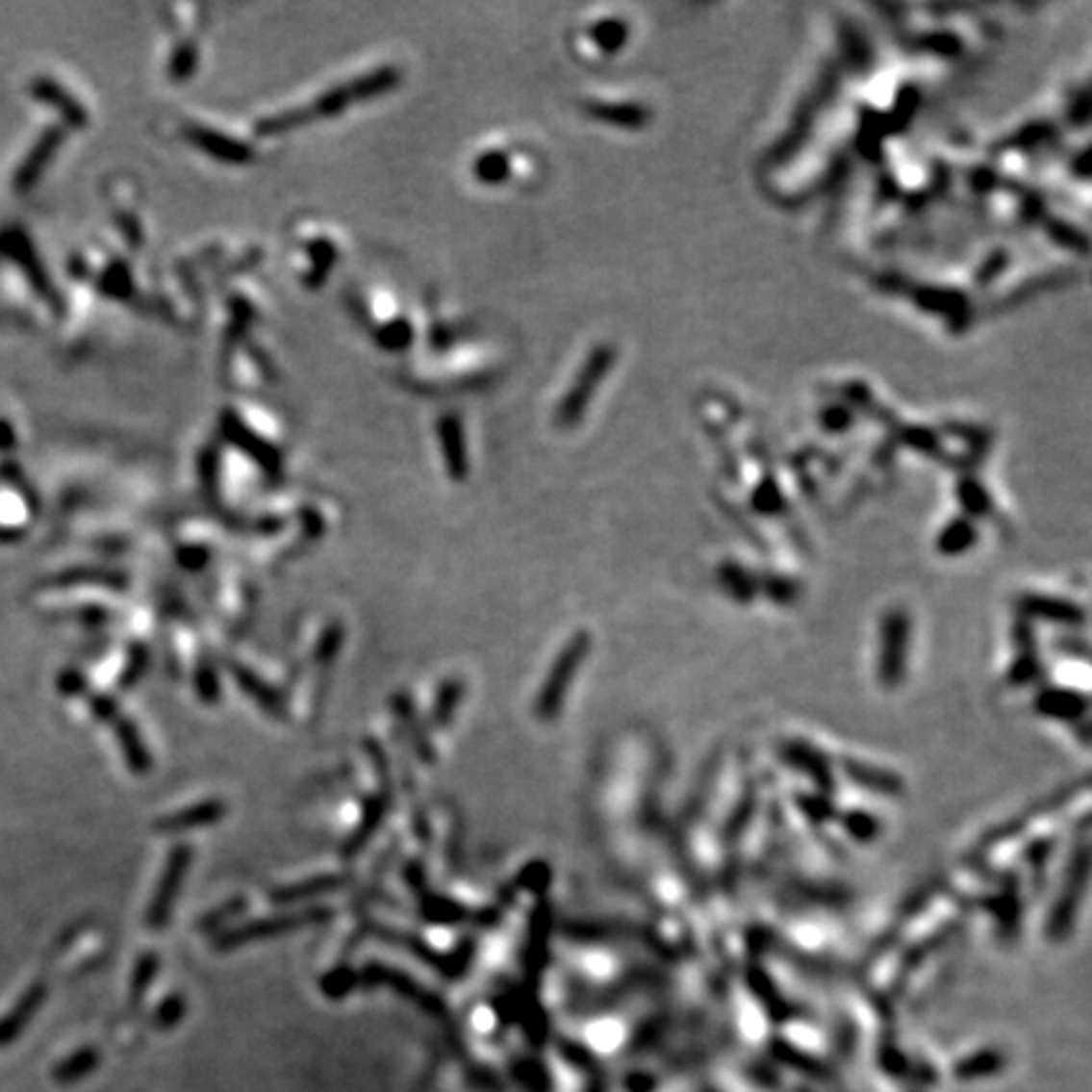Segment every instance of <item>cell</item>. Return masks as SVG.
Wrapping results in <instances>:
<instances>
[{
	"label": "cell",
	"instance_id": "d4e9b609",
	"mask_svg": "<svg viewBox=\"0 0 1092 1092\" xmlns=\"http://www.w3.org/2000/svg\"><path fill=\"white\" fill-rule=\"evenodd\" d=\"M243 908H245L243 898H233V901H228L225 905L213 910L211 916H205L197 926H200V930H205V933H216V936H220L225 930V926H228L233 918L243 913Z\"/></svg>",
	"mask_w": 1092,
	"mask_h": 1092
},
{
	"label": "cell",
	"instance_id": "ffe728a7",
	"mask_svg": "<svg viewBox=\"0 0 1092 1092\" xmlns=\"http://www.w3.org/2000/svg\"><path fill=\"white\" fill-rule=\"evenodd\" d=\"M781 756L787 761H794V764L800 767V772L812 776L822 789H827L829 784H832L827 776L829 769H825V761H822L820 753L812 751V747H804V744H787V747L781 749Z\"/></svg>",
	"mask_w": 1092,
	"mask_h": 1092
},
{
	"label": "cell",
	"instance_id": "5bb4252c",
	"mask_svg": "<svg viewBox=\"0 0 1092 1092\" xmlns=\"http://www.w3.org/2000/svg\"><path fill=\"white\" fill-rule=\"evenodd\" d=\"M344 882H346L344 876H317V877H309V880L304 882L286 885V888H276L271 893V901L276 902V905H293V902L312 901V898L334 893V890H340Z\"/></svg>",
	"mask_w": 1092,
	"mask_h": 1092
},
{
	"label": "cell",
	"instance_id": "9c48e42d",
	"mask_svg": "<svg viewBox=\"0 0 1092 1092\" xmlns=\"http://www.w3.org/2000/svg\"><path fill=\"white\" fill-rule=\"evenodd\" d=\"M228 673H231V678L236 680V686L241 688V691H243L245 696L261 708V711H266L268 716L281 721L289 716V711H286V700L281 698V693L276 691V688L268 686V683H266L256 671H251L248 665L228 660Z\"/></svg>",
	"mask_w": 1092,
	"mask_h": 1092
},
{
	"label": "cell",
	"instance_id": "83f0119b",
	"mask_svg": "<svg viewBox=\"0 0 1092 1092\" xmlns=\"http://www.w3.org/2000/svg\"><path fill=\"white\" fill-rule=\"evenodd\" d=\"M195 693L197 698L203 700V703H211V706H216L217 700H220V680H217V673L211 663L197 665Z\"/></svg>",
	"mask_w": 1092,
	"mask_h": 1092
},
{
	"label": "cell",
	"instance_id": "f1b7e54d",
	"mask_svg": "<svg viewBox=\"0 0 1092 1092\" xmlns=\"http://www.w3.org/2000/svg\"><path fill=\"white\" fill-rule=\"evenodd\" d=\"M842 825L848 829V835L855 837L857 842H873L877 835H880V822H877L873 814L850 812L848 817L842 820Z\"/></svg>",
	"mask_w": 1092,
	"mask_h": 1092
},
{
	"label": "cell",
	"instance_id": "7402d4cb",
	"mask_svg": "<svg viewBox=\"0 0 1092 1092\" xmlns=\"http://www.w3.org/2000/svg\"><path fill=\"white\" fill-rule=\"evenodd\" d=\"M342 643H344V627H342L340 622L326 624L324 632L319 635V643H317V650H314L317 671L324 673L332 668L334 660H337V655H340L342 650Z\"/></svg>",
	"mask_w": 1092,
	"mask_h": 1092
},
{
	"label": "cell",
	"instance_id": "8fae6325",
	"mask_svg": "<svg viewBox=\"0 0 1092 1092\" xmlns=\"http://www.w3.org/2000/svg\"><path fill=\"white\" fill-rule=\"evenodd\" d=\"M393 711L394 716H397V721H400V726L402 731H405L407 741H410V747H413V751L418 753V759L425 761V764H433L435 761L433 741H430L428 731H425V724H422L420 716H418V708L413 706L410 696H405V693H394Z\"/></svg>",
	"mask_w": 1092,
	"mask_h": 1092
},
{
	"label": "cell",
	"instance_id": "8992f818",
	"mask_svg": "<svg viewBox=\"0 0 1092 1092\" xmlns=\"http://www.w3.org/2000/svg\"><path fill=\"white\" fill-rule=\"evenodd\" d=\"M357 981H360L362 986H393L400 997L410 999L413 1004H418L420 1009H425L430 1014V1017H445V1011H448V1006H445V1002H443L438 994H433V991L422 989L415 978L405 977L402 971L397 969H390V966H382V964H367L365 969H362V974L357 977Z\"/></svg>",
	"mask_w": 1092,
	"mask_h": 1092
},
{
	"label": "cell",
	"instance_id": "603a6c76",
	"mask_svg": "<svg viewBox=\"0 0 1092 1092\" xmlns=\"http://www.w3.org/2000/svg\"><path fill=\"white\" fill-rule=\"evenodd\" d=\"M147 665H150V650H147V645L135 643L129 648L127 668H124V673L119 675V688H122V691L135 688L137 683H140V678L144 675V671H147Z\"/></svg>",
	"mask_w": 1092,
	"mask_h": 1092
},
{
	"label": "cell",
	"instance_id": "d6a6232c",
	"mask_svg": "<svg viewBox=\"0 0 1092 1092\" xmlns=\"http://www.w3.org/2000/svg\"><path fill=\"white\" fill-rule=\"evenodd\" d=\"M549 882V865H544V862H531L529 868H523L521 877H519V882H516V888L519 890H539L544 888Z\"/></svg>",
	"mask_w": 1092,
	"mask_h": 1092
},
{
	"label": "cell",
	"instance_id": "836d02e7",
	"mask_svg": "<svg viewBox=\"0 0 1092 1092\" xmlns=\"http://www.w3.org/2000/svg\"><path fill=\"white\" fill-rule=\"evenodd\" d=\"M91 708H94L96 719L107 721V724H112V721L119 716V711H116V703L112 698H107V696H99V698L91 700Z\"/></svg>",
	"mask_w": 1092,
	"mask_h": 1092
},
{
	"label": "cell",
	"instance_id": "277c9868",
	"mask_svg": "<svg viewBox=\"0 0 1092 1092\" xmlns=\"http://www.w3.org/2000/svg\"><path fill=\"white\" fill-rule=\"evenodd\" d=\"M190 865H192V848H190V845H188V842H183V845H175V848H172V852H170V857H167V862H165L163 877H160V882H157V890H155V896H152L150 910H147V926H150L152 930L165 928V926H167V921H170L172 908H175V901H177V893H180L185 877H188V873H190Z\"/></svg>",
	"mask_w": 1092,
	"mask_h": 1092
},
{
	"label": "cell",
	"instance_id": "4fadbf2b",
	"mask_svg": "<svg viewBox=\"0 0 1092 1092\" xmlns=\"http://www.w3.org/2000/svg\"><path fill=\"white\" fill-rule=\"evenodd\" d=\"M1087 698L1082 693L1062 691V688H1047L1037 696V711L1042 716L1059 721H1075L1085 716Z\"/></svg>",
	"mask_w": 1092,
	"mask_h": 1092
},
{
	"label": "cell",
	"instance_id": "f546056e",
	"mask_svg": "<svg viewBox=\"0 0 1092 1092\" xmlns=\"http://www.w3.org/2000/svg\"><path fill=\"white\" fill-rule=\"evenodd\" d=\"M183 1017H185V999L172 994V997H167L163 1004L157 1006L152 1022H155L157 1029H172V1027H177L183 1022Z\"/></svg>",
	"mask_w": 1092,
	"mask_h": 1092
},
{
	"label": "cell",
	"instance_id": "7a4b0ae2",
	"mask_svg": "<svg viewBox=\"0 0 1092 1092\" xmlns=\"http://www.w3.org/2000/svg\"><path fill=\"white\" fill-rule=\"evenodd\" d=\"M365 749L367 753H369V759H372L374 769H377V776H380L382 787L377 794H369L365 800V804H362L360 822H357V827H354L352 835L346 837V842L342 845V857H344V860H352L354 855H360L362 850L367 848V842L372 840L374 832L382 827L387 812L393 807V779H390V761H387L385 749L372 739L365 741Z\"/></svg>",
	"mask_w": 1092,
	"mask_h": 1092
},
{
	"label": "cell",
	"instance_id": "484cf974",
	"mask_svg": "<svg viewBox=\"0 0 1092 1092\" xmlns=\"http://www.w3.org/2000/svg\"><path fill=\"white\" fill-rule=\"evenodd\" d=\"M157 966H160V961H157L155 953H144V956L137 961L135 974H132V984H129V989H132V1002H135V1004L144 1002V994H147L152 978H155Z\"/></svg>",
	"mask_w": 1092,
	"mask_h": 1092
},
{
	"label": "cell",
	"instance_id": "44dd1931",
	"mask_svg": "<svg viewBox=\"0 0 1092 1092\" xmlns=\"http://www.w3.org/2000/svg\"><path fill=\"white\" fill-rule=\"evenodd\" d=\"M96 1065H99V1052L87 1047V1050L74 1052L71 1057L63 1059L62 1065H56L54 1079L59 1085H71V1082H79L82 1078L91 1075Z\"/></svg>",
	"mask_w": 1092,
	"mask_h": 1092
},
{
	"label": "cell",
	"instance_id": "d6986e66",
	"mask_svg": "<svg viewBox=\"0 0 1092 1092\" xmlns=\"http://www.w3.org/2000/svg\"><path fill=\"white\" fill-rule=\"evenodd\" d=\"M463 693H466V688H463V680L450 678V680H445V683H443L441 691H438V696H435L433 711H430V724H433V728H448L450 726V721H453L455 708H458V703H461Z\"/></svg>",
	"mask_w": 1092,
	"mask_h": 1092
},
{
	"label": "cell",
	"instance_id": "9a60e30c",
	"mask_svg": "<svg viewBox=\"0 0 1092 1092\" xmlns=\"http://www.w3.org/2000/svg\"><path fill=\"white\" fill-rule=\"evenodd\" d=\"M112 724H114V733H116V739H119V747H122L127 767L132 769L135 774H140V776L150 774L152 756H150V751H147V747H144L142 736H140V731H137L135 724L124 719V716H122V719L116 716Z\"/></svg>",
	"mask_w": 1092,
	"mask_h": 1092
},
{
	"label": "cell",
	"instance_id": "ac0fdd59",
	"mask_svg": "<svg viewBox=\"0 0 1092 1092\" xmlns=\"http://www.w3.org/2000/svg\"><path fill=\"white\" fill-rule=\"evenodd\" d=\"M43 997H46V989H43V986H36V989H31V994L23 999L21 1004L15 1006L13 1014L0 1022V1045H8L11 1039H15L21 1034V1029L31 1022V1017H34V1011L38 1009V1004L43 1002Z\"/></svg>",
	"mask_w": 1092,
	"mask_h": 1092
},
{
	"label": "cell",
	"instance_id": "1f68e13d",
	"mask_svg": "<svg viewBox=\"0 0 1092 1092\" xmlns=\"http://www.w3.org/2000/svg\"><path fill=\"white\" fill-rule=\"evenodd\" d=\"M797 801H800L801 814H807L809 820L827 822V820H832V817H835V812H832V804H829V801L825 800L822 794H817V797H814V794H812V797H800Z\"/></svg>",
	"mask_w": 1092,
	"mask_h": 1092
},
{
	"label": "cell",
	"instance_id": "7c38bea8",
	"mask_svg": "<svg viewBox=\"0 0 1092 1092\" xmlns=\"http://www.w3.org/2000/svg\"><path fill=\"white\" fill-rule=\"evenodd\" d=\"M1022 612H1025L1027 618L1067 624V627L1085 622V612L1079 610L1078 604L1067 602V599L1045 597V595H1027V597H1022Z\"/></svg>",
	"mask_w": 1092,
	"mask_h": 1092
},
{
	"label": "cell",
	"instance_id": "e0dca14e",
	"mask_svg": "<svg viewBox=\"0 0 1092 1092\" xmlns=\"http://www.w3.org/2000/svg\"><path fill=\"white\" fill-rule=\"evenodd\" d=\"M549 928H551V913L549 902H539L534 908L529 926V943H526V966L529 971H539L546 956V941H549Z\"/></svg>",
	"mask_w": 1092,
	"mask_h": 1092
},
{
	"label": "cell",
	"instance_id": "4316f807",
	"mask_svg": "<svg viewBox=\"0 0 1092 1092\" xmlns=\"http://www.w3.org/2000/svg\"><path fill=\"white\" fill-rule=\"evenodd\" d=\"M971 542H974V523L956 521L953 526H949V529L941 534V539H938V549H941L943 554H961L964 549H969Z\"/></svg>",
	"mask_w": 1092,
	"mask_h": 1092
},
{
	"label": "cell",
	"instance_id": "ba28073f",
	"mask_svg": "<svg viewBox=\"0 0 1092 1092\" xmlns=\"http://www.w3.org/2000/svg\"><path fill=\"white\" fill-rule=\"evenodd\" d=\"M1085 882H1087V850H1082L1078 862H1075L1070 868V873H1067L1062 896H1059L1057 905H1054L1050 921H1047V936L1054 938V941H1062V938L1067 936V928H1070V923L1075 921V913H1078V905H1079V898H1082V890H1085Z\"/></svg>",
	"mask_w": 1092,
	"mask_h": 1092
},
{
	"label": "cell",
	"instance_id": "30bf717a",
	"mask_svg": "<svg viewBox=\"0 0 1092 1092\" xmlns=\"http://www.w3.org/2000/svg\"><path fill=\"white\" fill-rule=\"evenodd\" d=\"M225 814H228V804H225L223 800H205V801H197V804H192V807L188 809H180V812H172L167 814V817H160V820L155 822V829L157 832H165V835H177V832H188V829L216 825V822L223 820Z\"/></svg>",
	"mask_w": 1092,
	"mask_h": 1092
},
{
	"label": "cell",
	"instance_id": "cb8c5ba5",
	"mask_svg": "<svg viewBox=\"0 0 1092 1092\" xmlns=\"http://www.w3.org/2000/svg\"><path fill=\"white\" fill-rule=\"evenodd\" d=\"M357 984H360V981H357V974H354L349 966H337V969L329 971V974L321 978V994L329 999H344Z\"/></svg>",
	"mask_w": 1092,
	"mask_h": 1092
},
{
	"label": "cell",
	"instance_id": "52a82bcc",
	"mask_svg": "<svg viewBox=\"0 0 1092 1092\" xmlns=\"http://www.w3.org/2000/svg\"><path fill=\"white\" fill-rule=\"evenodd\" d=\"M405 880L407 885L413 888L415 898H418V908H420V916L425 918V921L430 923H445V926H455V923H463L466 918L470 916L469 908H463L461 902L450 901V898H443L438 896V893H430L428 888V880H425V870H422L420 862H407L405 868Z\"/></svg>",
	"mask_w": 1092,
	"mask_h": 1092
},
{
	"label": "cell",
	"instance_id": "6da1fadb",
	"mask_svg": "<svg viewBox=\"0 0 1092 1092\" xmlns=\"http://www.w3.org/2000/svg\"><path fill=\"white\" fill-rule=\"evenodd\" d=\"M590 645H592L590 632H577V635H571L570 643L564 645L562 652H559L557 660H554V665H551L549 675L544 680L542 691L536 696V703H534L536 719L554 721L559 713H562L564 698H567L571 683L577 678L579 665H582L584 658L590 655Z\"/></svg>",
	"mask_w": 1092,
	"mask_h": 1092
},
{
	"label": "cell",
	"instance_id": "4dcf8cb0",
	"mask_svg": "<svg viewBox=\"0 0 1092 1092\" xmlns=\"http://www.w3.org/2000/svg\"><path fill=\"white\" fill-rule=\"evenodd\" d=\"M1039 673H1042V665H1039L1037 655H1034V652H1025L1017 663L1011 665L1009 683H1014V686H1027V683L1039 678Z\"/></svg>",
	"mask_w": 1092,
	"mask_h": 1092
},
{
	"label": "cell",
	"instance_id": "3957f363",
	"mask_svg": "<svg viewBox=\"0 0 1092 1092\" xmlns=\"http://www.w3.org/2000/svg\"><path fill=\"white\" fill-rule=\"evenodd\" d=\"M332 916L329 908H306L301 913H286V916H273V918H258V921L243 923L236 928H225L220 936L216 938L217 951H233L241 949L245 943L256 941H268V938L284 936V933H293L301 926H312V923L326 921Z\"/></svg>",
	"mask_w": 1092,
	"mask_h": 1092
},
{
	"label": "cell",
	"instance_id": "5b68a950",
	"mask_svg": "<svg viewBox=\"0 0 1092 1092\" xmlns=\"http://www.w3.org/2000/svg\"><path fill=\"white\" fill-rule=\"evenodd\" d=\"M910 622L908 615L893 610L885 615L880 630V660H877V678L888 691L898 686L905 673V655H908Z\"/></svg>",
	"mask_w": 1092,
	"mask_h": 1092
},
{
	"label": "cell",
	"instance_id": "2e32d148",
	"mask_svg": "<svg viewBox=\"0 0 1092 1092\" xmlns=\"http://www.w3.org/2000/svg\"><path fill=\"white\" fill-rule=\"evenodd\" d=\"M845 772H848L850 779L868 789V792L882 794V797H898V794H902V781L898 779L896 774H888L876 767H865V764H857V761H845Z\"/></svg>",
	"mask_w": 1092,
	"mask_h": 1092
}]
</instances>
